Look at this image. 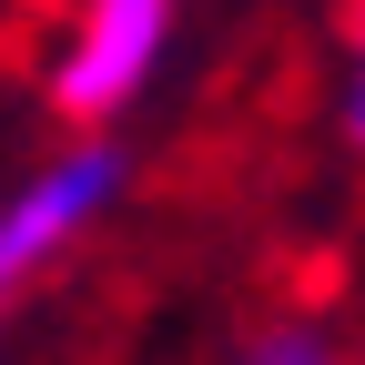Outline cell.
<instances>
[{
	"instance_id": "6da1fadb",
	"label": "cell",
	"mask_w": 365,
	"mask_h": 365,
	"mask_svg": "<svg viewBox=\"0 0 365 365\" xmlns=\"http://www.w3.org/2000/svg\"><path fill=\"white\" fill-rule=\"evenodd\" d=\"M122 182H132V153L102 132V143H71L61 163H41L21 193L0 203V314L21 304L31 274H51V264L91 234V223L122 203Z\"/></svg>"
},
{
	"instance_id": "7a4b0ae2",
	"label": "cell",
	"mask_w": 365,
	"mask_h": 365,
	"mask_svg": "<svg viewBox=\"0 0 365 365\" xmlns=\"http://www.w3.org/2000/svg\"><path fill=\"white\" fill-rule=\"evenodd\" d=\"M173 11H182V0H81V21L61 41V71H51L61 112L71 122H112L132 91L153 81L163 41H173Z\"/></svg>"
},
{
	"instance_id": "3957f363",
	"label": "cell",
	"mask_w": 365,
	"mask_h": 365,
	"mask_svg": "<svg viewBox=\"0 0 365 365\" xmlns=\"http://www.w3.org/2000/svg\"><path fill=\"white\" fill-rule=\"evenodd\" d=\"M234 365H345V355H335L325 335H304V325H284V335H254V345H244Z\"/></svg>"
},
{
	"instance_id": "277c9868",
	"label": "cell",
	"mask_w": 365,
	"mask_h": 365,
	"mask_svg": "<svg viewBox=\"0 0 365 365\" xmlns=\"http://www.w3.org/2000/svg\"><path fill=\"white\" fill-rule=\"evenodd\" d=\"M345 132H355V153H365V21H355V61H345Z\"/></svg>"
}]
</instances>
